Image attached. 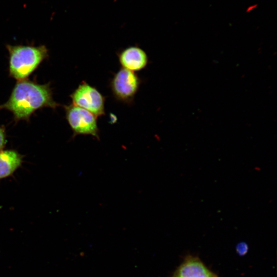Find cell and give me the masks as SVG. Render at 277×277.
Here are the masks:
<instances>
[{
    "label": "cell",
    "mask_w": 277,
    "mask_h": 277,
    "mask_svg": "<svg viewBox=\"0 0 277 277\" xmlns=\"http://www.w3.org/2000/svg\"><path fill=\"white\" fill-rule=\"evenodd\" d=\"M141 84V80L136 73L122 67L111 80L110 87L117 101L130 104Z\"/></svg>",
    "instance_id": "3"
},
{
    "label": "cell",
    "mask_w": 277,
    "mask_h": 277,
    "mask_svg": "<svg viewBox=\"0 0 277 277\" xmlns=\"http://www.w3.org/2000/svg\"><path fill=\"white\" fill-rule=\"evenodd\" d=\"M59 104L53 99L49 84H38L28 80L18 81L8 100L0 105L12 113L16 121L29 120L35 111L43 107L55 109Z\"/></svg>",
    "instance_id": "1"
},
{
    "label": "cell",
    "mask_w": 277,
    "mask_h": 277,
    "mask_svg": "<svg viewBox=\"0 0 277 277\" xmlns=\"http://www.w3.org/2000/svg\"><path fill=\"white\" fill-rule=\"evenodd\" d=\"M7 143L6 134L5 128L0 125V151L5 147Z\"/></svg>",
    "instance_id": "10"
},
{
    "label": "cell",
    "mask_w": 277,
    "mask_h": 277,
    "mask_svg": "<svg viewBox=\"0 0 277 277\" xmlns=\"http://www.w3.org/2000/svg\"><path fill=\"white\" fill-rule=\"evenodd\" d=\"M23 156L12 149L0 151V180L11 176L22 165Z\"/></svg>",
    "instance_id": "8"
},
{
    "label": "cell",
    "mask_w": 277,
    "mask_h": 277,
    "mask_svg": "<svg viewBox=\"0 0 277 277\" xmlns=\"http://www.w3.org/2000/svg\"><path fill=\"white\" fill-rule=\"evenodd\" d=\"M122 68L132 71H137L145 68L148 63L146 52L137 46H129L117 54Z\"/></svg>",
    "instance_id": "7"
},
{
    "label": "cell",
    "mask_w": 277,
    "mask_h": 277,
    "mask_svg": "<svg viewBox=\"0 0 277 277\" xmlns=\"http://www.w3.org/2000/svg\"><path fill=\"white\" fill-rule=\"evenodd\" d=\"M72 104L82 108L96 117L105 114V98L94 87L83 81L70 95Z\"/></svg>",
    "instance_id": "5"
},
{
    "label": "cell",
    "mask_w": 277,
    "mask_h": 277,
    "mask_svg": "<svg viewBox=\"0 0 277 277\" xmlns=\"http://www.w3.org/2000/svg\"><path fill=\"white\" fill-rule=\"evenodd\" d=\"M64 107L66 118L73 131V136L90 135L100 139L97 117L94 114L73 104Z\"/></svg>",
    "instance_id": "4"
},
{
    "label": "cell",
    "mask_w": 277,
    "mask_h": 277,
    "mask_svg": "<svg viewBox=\"0 0 277 277\" xmlns=\"http://www.w3.org/2000/svg\"><path fill=\"white\" fill-rule=\"evenodd\" d=\"M172 277H219L197 256L187 255Z\"/></svg>",
    "instance_id": "6"
},
{
    "label": "cell",
    "mask_w": 277,
    "mask_h": 277,
    "mask_svg": "<svg viewBox=\"0 0 277 277\" xmlns=\"http://www.w3.org/2000/svg\"><path fill=\"white\" fill-rule=\"evenodd\" d=\"M9 53L10 75L18 81L26 79L48 56L46 46H6Z\"/></svg>",
    "instance_id": "2"
},
{
    "label": "cell",
    "mask_w": 277,
    "mask_h": 277,
    "mask_svg": "<svg viewBox=\"0 0 277 277\" xmlns=\"http://www.w3.org/2000/svg\"><path fill=\"white\" fill-rule=\"evenodd\" d=\"M248 251V246L245 242H240L236 246V252L240 256L245 255Z\"/></svg>",
    "instance_id": "9"
}]
</instances>
